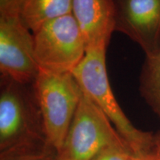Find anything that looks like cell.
<instances>
[{
    "label": "cell",
    "instance_id": "6da1fadb",
    "mask_svg": "<svg viewBox=\"0 0 160 160\" xmlns=\"http://www.w3.org/2000/svg\"><path fill=\"white\" fill-rule=\"evenodd\" d=\"M0 80V153L50 145L32 84Z\"/></svg>",
    "mask_w": 160,
    "mask_h": 160
},
{
    "label": "cell",
    "instance_id": "7a4b0ae2",
    "mask_svg": "<svg viewBox=\"0 0 160 160\" xmlns=\"http://www.w3.org/2000/svg\"><path fill=\"white\" fill-rule=\"evenodd\" d=\"M82 91L108 118L132 153H150L153 133L137 128L121 108L110 85L106 67V51L90 50L72 71Z\"/></svg>",
    "mask_w": 160,
    "mask_h": 160
},
{
    "label": "cell",
    "instance_id": "3957f363",
    "mask_svg": "<svg viewBox=\"0 0 160 160\" xmlns=\"http://www.w3.org/2000/svg\"><path fill=\"white\" fill-rule=\"evenodd\" d=\"M47 141L57 152L62 145L83 92L72 73L39 70L33 84Z\"/></svg>",
    "mask_w": 160,
    "mask_h": 160
},
{
    "label": "cell",
    "instance_id": "277c9868",
    "mask_svg": "<svg viewBox=\"0 0 160 160\" xmlns=\"http://www.w3.org/2000/svg\"><path fill=\"white\" fill-rule=\"evenodd\" d=\"M122 142L108 118L83 93L57 160H92L106 146Z\"/></svg>",
    "mask_w": 160,
    "mask_h": 160
},
{
    "label": "cell",
    "instance_id": "5b68a950",
    "mask_svg": "<svg viewBox=\"0 0 160 160\" xmlns=\"http://www.w3.org/2000/svg\"><path fill=\"white\" fill-rule=\"evenodd\" d=\"M33 34L39 69L72 73L86 54L85 39L72 13L52 20Z\"/></svg>",
    "mask_w": 160,
    "mask_h": 160
},
{
    "label": "cell",
    "instance_id": "8992f818",
    "mask_svg": "<svg viewBox=\"0 0 160 160\" xmlns=\"http://www.w3.org/2000/svg\"><path fill=\"white\" fill-rule=\"evenodd\" d=\"M33 33L13 11L0 13V72L22 84H33L39 72Z\"/></svg>",
    "mask_w": 160,
    "mask_h": 160
},
{
    "label": "cell",
    "instance_id": "52a82bcc",
    "mask_svg": "<svg viewBox=\"0 0 160 160\" xmlns=\"http://www.w3.org/2000/svg\"><path fill=\"white\" fill-rule=\"evenodd\" d=\"M115 31L142 49L145 57L160 48V0H113Z\"/></svg>",
    "mask_w": 160,
    "mask_h": 160
},
{
    "label": "cell",
    "instance_id": "ba28073f",
    "mask_svg": "<svg viewBox=\"0 0 160 160\" xmlns=\"http://www.w3.org/2000/svg\"><path fill=\"white\" fill-rule=\"evenodd\" d=\"M71 13L82 33L86 51H107L115 31L113 0H72Z\"/></svg>",
    "mask_w": 160,
    "mask_h": 160
},
{
    "label": "cell",
    "instance_id": "9c48e42d",
    "mask_svg": "<svg viewBox=\"0 0 160 160\" xmlns=\"http://www.w3.org/2000/svg\"><path fill=\"white\" fill-rule=\"evenodd\" d=\"M13 11L35 33L52 20L72 13V0H14L6 11Z\"/></svg>",
    "mask_w": 160,
    "mask_h": 160
},
{
    "label": "cell",
    "instance_id": "30bf717a",
    "mask_svg": "<svg viewBox=\"0 0 160 160\" xmlns=\"http://www.w3.org/2000/svg\"><path fill=\"white\" fill-rule=\"evenodd\" d=\"M140 94L160 118V48L145 57L139 75Z\"/></svg>",
    "mask_w": 160,
    "mask_h": 160
},
{
    "label": "cell",
    "instance_id": "8fae6325",
    "mask_svg": "<svg viewBox=\"0 0 160 160\" xmlns=\"http://www.w3.org/2000/svg\"><path fill=\"white\" fill-rule=\"evenodd\" d=\"M0 160H57V151L50 145L0 153Z\"/></svg>",
    "mask_w": 160,
    "mask_h": 160
},
{
    "label": "cell",
    "instance_id": "7c38bea8",
    "mask_svg": "<svg viewBox=\"0 0 160 160\" xmlns=\"http://www.w3.org/2000/svg\"><path fill=\"white\" fill-rule=\"evenodd\" d=\"M132 154L126 143L113 144L104 148L92 160H131Z\"/></svg>",
    "mask_w": 160,
    "mask_h": 160
},
{
    "label": "cell",
    "instance_id": "4fadbf2b",
    "mask_svg": "<svg viewBox=\"0 0 160 160\" xmlns=\"http://www.w3.org/2000/svg\"><path fill=\"white\" fill-rule=\"evenodd\" d=\"M151 153H153L156 159L160 160V130L157 133L153 134V142Z\"/></svg>",
    "mask_w": 160,
    "mask_h": 160
},
{
    "label": "cell",
    "instance_id": "5bb4252c",
    "mask_svg": "<svg viewBox=\"0 0 160 160\" xmlns=\"http://www.w3.org/2000/svg\"><path fill=\"white\" fill-rule=\"evenodd\" d=\"M131 160H157L156 159L151 151L150 153H138V154H134L133 153L131 157Z\"/></svg>",
    "mask_w": 160,
    "mask_h": 160
},
{
    "label": "cell",
    "instance_id": "9a60e30c",
    "mask_svg": "<svg viewBox=\"0 0 160 160\" xmlns=\"http://www.w3.org/2000/svg\"><path fill=\"white\" fill-rule=\"evenodd\" d=\"M13 2L14 0H0V12L6 11Z\"/></svg>",
    "mask_w": 160,
    "mask_h": 160
}]
</instances>
